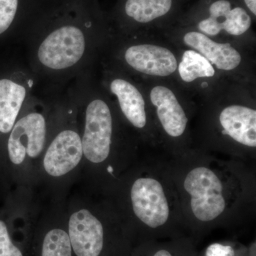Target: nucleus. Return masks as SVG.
Instances as JSON below:
<instances>
[{
	"instance_id": "1",
	"label": "nucleus",
	"mask_w": 256,
	"mask_h": 256,
	"mask_svg": "<svg viewBox=\"0 0 256 256\" xmlns=\"http://www.w3.org/2000/svg\"><path fill=\"white\" fill-rule=\"evenodd\" d=\"M164 160L188 235L200 242L216 229L236 228L255 218V164L195 148Z\"/></svg>"
},
{
	"instance_id": "2",
	"label": "nucleus",
	"mask_w": 256,
	"mask_h": 256,
	"mask_svg": "<svg viewBox=\"0 0 256 256\" xmlns=\"http://www.w3.org/2000/svg\"><path fill=\"white\" fill-rule=\"evenodd\" d=\"M22 37L41 86L58 88L92 69L106 40L92 0H54Z\"/></svg>"
},
{
	"instance_id": "3",
	"label": "nucleus",
	"mask_w": 256,
	"mask_h": 256,
	"mask_svg": "<svg viewBox=\"0 0 256 256\" xmlns=\"http://www.w3.org/2000/svg\"><path fill=\"white\" fill-rule=\"evenodd\" d=\"M124 194L129 214L126 227L133 246L188 235L164 156L138 160L126 180Z\"/></svg>"
},
{
	"instance_id": "4",
	"label": "nucleus",
	"mask_w": 256,
	"mask_h": 256,
	"mask_svg": "<svg viewBox=\"0 0 256 256\" xmlns=\"http://www.w3.org/2000/svg\"><path fill=\"white\" fill-rule=\"evenodd\" d=\"M200 150L255 164L256 110L232 104L220 109L210 126V136Z\"/></svg>"
},
{
	"instance_id": "5",
	"label": "nucleus",
	"mask_w": 256,
	"mask_h": 256,
	"mask_svg": "<svg viewBox=\"0 0 256 256\" xmlns=\"http://www.w3.org/2000/svg\"><path fill=\"white\" fill-rule=\"evenodd\" d=\"M150 101L164 139L165 158L182 156L192 149L188 138V117L172 90L156 86L150 92Z\"/></svg>"
},
{
	"instance_id": "6",
	"label": "nucleus",
	"mask_w": 256,
	"mask_h": 256,
	"mask_svg": "<svg viewBox=\"0 0 256 256\" xmlns=\"http://www.w3.org/2000/svg\"><path fill=\"white\" fill-rule=\"evenodd\" d=\"M40 86L26 63L0 78V133L11 132L25 102Z\"/></svg>"
},
{
	"instance_id": "7",
	"label": "nucleus",
	"mask_w": 256,
	"mask_h": 256,
	"mask_svg": "<svg viewBox=\"0 0 256 256\" xmlns=\"http://www.w3.org/2000/svg\"><path fill=\"white\" fill-rule=\"evenodd\" d=\"M106 74L104 88L114 96L120 112L128 124L138 132L144 134V140H150L148 134H152L150 128L153 127L150 124L146 101L139 89L118 72L108 70Z\"/></svg>"
},
{
	"instance_id": "8",
	"label": "nucleus",
	"mask_w": 256,
	"mask_h": 256,
	"mask_svg": "<svg viewBox=\"0 0 256 256\" xmlns=\"http://www.w3.org/2000/svg\"><path fill=\"white\" fill-rule=\"evenodd\" d=\"M116 58L138 73L166 77L178 69V60L174 54L165 47L154 44H131L119 48Z\"/></svg>"
},
{
	"instance_id": "9",
	"label": "nucleus",
	"mask_w": 256,
	"mask_h": 256,
	"mask_svg": "<svg viewBox=\"0 0 256 256\" xmlns=\"http://www.w3.org/2000/svg\"><path fill=\"white\" fill-rule=\"evenodd\" d=\"M84 156L82 137L76 129L65 128L52 139L44 159V166L52 176L66 174L77 166Z\"/></svg>"
},
{
	"instance_id": "10",
	"label": "nucleus",
	"mask_w": 256,
	"mask_h": 256,
	"mask_svg": "<svg viewBox=\"0 0 256 256\" xmlns=\"http://www.w3.org/2000/svg\"><path fill=\"white\" fill-rule=\"evenodd\" d=\"M252 18L242 8H232L228 0H218L210 5V16L198 24V30L206 36H216L225 31L234 36L244 34L252 26Z\"/></svg>"
},
{
	"instance_id": "11",
	"label": "nucleus",
	"mask_w": 256,
	"mask_h": 256,
	"mask_svg": "<svg viewBox=\"0 0 256 256\" xmlns=\"http://www.w3.org/2000/svg\"><path fill=\"white\" fill-rule=\"evenodd\" d=\"M184 42L220 70H232L242 63V55L230 44L217 43L201 32H188L184 36Z\"/></svg>"
},
{
	"instance_id": "12",
	"label": "nucleus",
	"mask_w": 256,
	"mask_h": 256,
	"mask_svg": "<svg viewBox=\"0 0 256 256\" xmlns=\"http://www.w3.org/2000/svg\"><path fill=\"white\" fill-rule=\"evenodd\" d=\"M47 0H0V36L16 28L20 34L31 24Z\"/></svg>"
},
{
	"instance_id": "13",
	"label": "nucleus",
	"mask_w": 256,
	"mask_h": 256,
	"mask_svg": "<svg viewBox=\"0 0 256 256\" xmlns=\"http://www.w3.org/2000/svg\"><path fill=\"white\" fill-rule=\"evenodd\" d=\"M198 240L190 235L152 240L133 246L130 256H198Z\"/></svg>"
},
{
	"instance_id": "14",
	"label": "nucleus",
	"mask_w": 256,
	"mask_h": 256,
	"mask_svg": "<svg viewBox=\"0 0 256 256\" xmlns=\"http://www.w3.org/2000/svg\"><path fill=\"white\" fill-rule=\"evenodd\" d=\"M172 0H126L124 6L128 18L138 23H148L168 14Z\"/></svg>"
},
{
	"instance_id": "15",
	"label": "nucleus",
	"mask_w": 256,
	"mask_h": 256,
	"mask_svg": "<svg viewBox=\"0 0 256 256\" xmlns=\"http://www.w3.org/2000/svg\"><path fill=\"white\" fill-rule=\"evenodd\" d=\"M178 74L184 82H192L196 79L212 78L215 75L213 65L201 54L193 50L184 53L178 67Z\"/></svg>"
},
{
	"instance_id": "16",
	"label": "nucleus",
	"mask_w": 256,
	"mask_h": 256,
	"mask_svg": "<svg viewBox=\"0 0 256 256\" xmlns=\"http://www.w3.org/2000/svg\"><path fill=\"white\" fill-rule=\"evenodd\" d=\"M198 256H256V242L248 246L232 240L212 242Z\"/></svg>"
},
{
	"instance_id": "17",
	"label": "nucleus",
	"mask_w": 256,
	"mask_h": 256,
	"mask_svg": "<svg viewBox=\"0 0 256 256\" xmlns=\"http://www.w3.org/2000/svg\"><path fill=\"white\" fill-rule=\"evenodd\" d=\"M72 252L68 234L62 229H52L45 236L42 256H72Z\"/></svg>"
},
{
	"instance_id": "18",
	"label": "nucleus",
	"mask_w": 256,
	"mask_h": 256,
	"mask_svg": "<svg viewBox=\"0 0 256 256\" xmlns=\"http://www.w3.org/2000/svg\"><path fill=\"white\" fill-rule=\"evenodd\" d=\"M0 256H23L10 239L6 224L0 220Z\"/></svg>"
},
{
	"instance_id": "19",
	"label": "nucleus",
	"mask_w": 256,
	"mask_h": 256,
	"mask_svg": "<svg viewBox=\"0 0 256 256\" xmlns=\"http://www.w3.org/2000/svg\"><path fill=\"white\" fill-rule=\"evenodd\" d=\"M244 2L252 14L256 15V0H244Z\"/></svg>"
}]
</instances>
